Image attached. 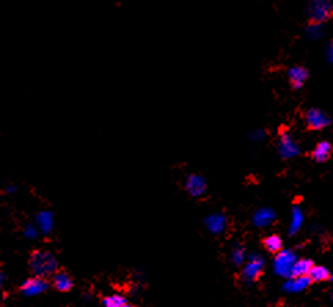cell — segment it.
I'll list each match as a JSON object with an SVG mask.
<instances>
[{"mask_svg":"<svg viewBox=\"0 0 333 307\" xmlns=\"http://www.w3.org/2000/svg\"><path fill=\"white\" fill-rule=\"evenodd\" d=\"M29 267L36 277L46 278L48 276H54L58 267L57 259L54 255L44 249H36L32 252L29 258Z\"/></svg>","mask_w":333,"mask_h":307,"instance_id":"6da1fadb","label":"cell"},{"mask_svg":"<svg viewBox=\"0 0 333 307\" xmlns=\"http://www.w3.org/2000/svg\"><path fill=\"white\" fill-rule=\"evenodd\" d=\"M309 15L311 22L324 24L333 15V6L331 0H313L309 7Z\"/></svg>","mask_w":333,"mask_h":307,"instance_id":"7a4b0ae2","label":"cell"},{"mask_svg":"<svg viewBox=\"0 0 333 307\" xmlns=\"http://www.w3.org/2000/svg\"><path fill=\"white\" fill-rule=\"evenodd\" d=\"M184 189L191 197H200L207 190V182L201 175L198 174H190L184 181Z\"/></svg>","mask_w":333,"mask_h":307,"instance_id":"3957f363","label":"cell"},{"mask_svg":"<svg viewBox=\"0 0 333 307\" xmlns=\"http://www.w3.org/2000/svg\"><path fill=\"white\" fill-rule=\"evenodd\" d=\"M263 267H264V263H263L262 258L259 256H252L248 263L245 265L244 270H243V278L248 283H253L257 278L262 276L263 273Z\"/></svg>","mask_w":333,"mask_h":307,"instance_id":"277c9868","label":"cell"},{"mask_svg":"<svg viewBox=\"0 0 333 307\" xmlns=\"http://www.w3.org/2000/svg\"><path fill=\"white\" fill-rule=\"evenodd\" d=\"M48 288L47 281L43 277H33L28 278L26 281L21 285V292L25 296H36L43 294Z\"/></svg>","mask_w":333,"mask_h":307,"instance_id":"5b68a950","label":"cell"},{"mask_svg":"<svg viewBox=\"0 0 333 307\" xmlns=\"http://www.w3.org/2000/svg\"><path fill=\"white\" fill-rule=\"evenodd\" d=\"M306 124L309 130H321L329 124V117L320 109H310L306 113Z\"/></svg>","mask_w":333,"mask_h":307,"instance_id":"8992f818","label":"cell"},{"mask_svg":"<svg viewBox=\"0 0 333 307\" xmlns=\"http://www.w3.org/2000/svg\"><path fill=\"white\" fill-rule=\"evenodd\" d=\"M307 77H309V73L303 66H292L291 69L288 71L289 83L295 90L302 89L303 84L306 83V80H307Z\"/></svg>","mask_w":333,"mask_h":307,"instance_id":"52a82bcc","label":"cell"},{"mask_svg":"<svg viewBox=\"0 0 333 307\" xmlns=\"http://www.w3.org/2000/svg\"><path fill=\"white\" fill-rule=\"evenodd\" d=\"M205 226L208 227L209 231L219 234L225 230V227L227 226V219L223 213H211L205 218Z\"/></svg>","mask_w":333,"mask_h":307,"instance_id":"ba28073f","label":"cell"},{"mask_svg":"<svg viewBox=\"0 0 333 307\" xmlns=\"http://www.w3.org/2000/svg\"><path fill=\"white\" fill-rule=\"evenodd\" d=\"M53 285L54 288L60 292H68L73 288V280L69 276V273L64 272V270H58L55 272L53 276Z\"/></svg>","mask_w":333,"mask_h":307,"instance_id":"9c48e42d","label":"cell"},{"mask_svg":"<svg viewBox=\"0 0 333 307\" xmlns=\"http://www.w3.org/2000/svg\"><path fill=\"white\" fill-rule=\"evenodd\" d=\"M332 150V145L329 142L322 141L320 143H317V146L311 153V157H313V160H316L317 163H325L331 159Z\"/></svg>","mask_w":333,"mask_h":307,"instance_id":"30bf717a","label":"cell"},{"mask_svg":"<svg viewBox=\"0 0 333 307\" xmlns=\"http://www.w3.org/2000/svg\"><path fill=\"white\" fill-rule=\"evenodd\" d=\"M314 262L310 259H300L296 260L293 263V267H292L291 272V277L292 278H299V277H307L311 272V269L314 267Z\"/></svg>","mask_w":333,"mask_h":307,"instance_id":"8fae6325","label":"cell"},{"mask_svg":"<svg viewBox=\"0 0 333 307\" xmlns=\"http://www.w3.org/2000/svg\"><path fill=\"white\" fill-rule=\"evenodd\" d=\"M280 152L284 157H291V156H295V154L299 152L298 145L293 142V139H292L291 136L284 134V135L281 136Z\"/></svg>","mask_w":333,"mask_h":307,"instance_id":"7c38bea8","label":"cell"},{"mask_svg":"<svg viewBox=\"0 0 333 307\" xmlns=\"http://www.w3.org/2000/svg\"><path fill=\"white\" fill-rule=\"evenodd\" d=\"M263 247L270 254L278 255L280 252H282V240H281L280 236L271 234V236H267L263 240Z\"/></svg>","mask_w":333,"mask_h":307,"instance_id":"4fadbf2b","label":"cell"},{"mask_svg":"<svg viewBox=\"0 0 333 307\" xmlns=\"http://www.w3.org/2000/svg\"><path fill=\"white\" fill-rule=\"evenodd\" d=\"M309 278L311 280V283H324L331 280V273L324 266H314L310 272Z\"/></svg>","mask_w":333,"mask_h":307,"instance_id":"5bb4252c","label":"cell"},{"mask_svg":"<svg viewBox=\"0 0 333 307\" xmlns=\"http://www.w3.org/2000/svg\"><path fill=\"white\" fill-rule=\"evenodd\" d=\"M275 263H277V270L278 272H286V270L289 273L292 272L293 265H292V260L289 255L278 254L277 255V259H275Z\"/></svg>","mask_w":333,"mask_h":307,"instance_id":"9a60e30c","label":"cell"},{"mask_svg":"<svg viewBox=\"0 0 333 307\" xmlns=\"http://www.w3.org/2000/svg\"><path fill=\"white\" fill-rule=\"evenodd\" d=\"M103 307H121L123 305H125L124 296L119 295V294H114V295H109L106 298H103Z\"/></svg>","mask_w":333,"mask_h":307,"instance_id":"2e32d148","label":"cell"},{"mask_svg":"<svg viewBox=\"0 0 333 307\" xmlns=\"http://www.w3.org/2000/svg\"><path fill=\"white\" fill-rule=\"evenodd\" d=\"M37 223L40 226V229H42L44 233H47L50 229H51V226H53V215L50 212H40L37 215Z\"/></svg>","mask_w":333,"mask_h":307,"instance_id":"e0dca14e","label":"cell"},{"mask_svg":"<svg viewBox=\"0 0 333 307\" xmlns=\"http://www.w3.org/2000/svg\"><path fill=\"white\" fill-rule=\"evenodd\" d=\"M273 218V213L270 212L268 209H260L255 213L253 216V222L259 226H264L270 222V219Z\"/></svg>","mask_w":333,"mask_h":307,"instance_id":"ac0fdd59","label":"cell"},{"mask_svg":"<svg viewBox=\"0 0 333 307\" xmlns=\"http://www.w3.org/2000/svg\"><path fill=\"white\" fill-rule=\"evenodd\" d=\"M311 284V280L309 278V276L307 277H299V278H293V281L291 283V288L289 290L292 291H300L303 290V288H306L307 285H310Z\"/></svg>","mask_w":333,"mask_h":307,"instance_id":"d6986e66","label":"cell"},{"mask_svg":"<svg viewBox=\"0 0 333 307\" xmlns=\"http://www.w3.org/2000/svg\"><path fill=\"white\" fill-rule=\"evenodd\" d=\"M320 32H321V25L320 24H314L311 22L307 28V36L310 39H317L320 36Z\"/></svg>","mask_w":333,"mask_h":307,"instance_id":"ffe728a7","label":"cell"},{"mask_svg":"<svg viewBox=\"0 0 333 307\" xmlns=\"http://www.w3.org/2000/svg\"><path fill=\"white\" fill-rule=\"evenodd\" d=\"M232 259L236 265H240V263L244 260V249H241V248L234 249L232 254Z\"/></svg>","mask_w":333,"mask_h":307,"instance_id":"44dd1931","label":"cell"},{"mask_svg":"<svg viewBox=\"0 0 333 307\" xmlns=\"http://www.w3.org/2000/svg\"><path fill=\"white\" fill-rule=\"evenodd\" d=\"M121 307H135V306H132V305H130V303H125V305H123Z\"/></svg>","mask_w":333,"mask_h":307,"instance_id":"7402d4cb","label":"cell"}]
</instances>
